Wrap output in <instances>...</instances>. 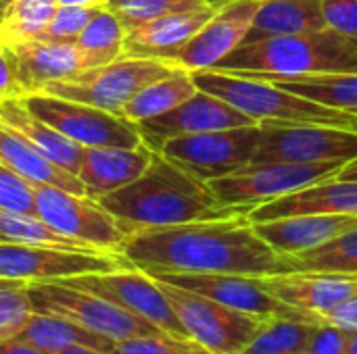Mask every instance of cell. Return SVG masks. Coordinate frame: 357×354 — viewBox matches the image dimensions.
I'll use <instances>...</instances> for the list:
<instances>
[{
	"mask_svg": "<svg viewBox=\"0 0 357 354\" xmlns=\"http://www.w3.org/2000/svg\"><path fill=\"white\" fill-rule=\"evenodd\" d=\"M299 215H357V182L331 177L257 204L247 213L251 223Z\"/></svg>",
	"mask_w": 357,
	"mask_h": 354,
	"instance_id": "ffe728a7",
	"label": "cell"
},
{
	"mask_svg": "<svg viewBox=\"0 0 357 354\" xmlns=\"http://www.w3.org/2000/svg\"><path fill=\"white\" fill-rule=\"evenodd\" d=\"M259 144V123L165 140L157 146L169 163L201 182L230 175L251 165Z\"/></svg>",
	"mask_w": 357,
	"mask_h": 354,
	"instance_id": "7c38bea8",
	"label": "cell"
},
{
	"mask_svg": "<svg viewBox=\"0 0 357 354\" xmlns=\"http://www.w3.org/2000/svg\"><path fill=\"white\" fill-rule=\"evenodd\" d=\"M213 69L234 75L357 73V40L331 27L243 42Z\"/></svg>",
	"mask_w": 357,
	"mask_h": 354,
	"instance_id": "3957f363",
	"label": "cell"
},
{
	"mask_svg": "<svg viewBox=\"0 0 357 354\" xmlns=\"http://www.w3.org/2000/svg\"><path fill=\"white\" fill-rule=\"evenodd\" d=\"M207 4H213V0H109L107 8H111L121 25L128 29L169 13L190 10Z\"/></svg>",
	"mask_w": 357,
	"mask_h": 354,
	"instance_id": "e575fe53",
	"label": "cell"
},
{
	"mask_svg": "<svg viewBox=\"0 0 357 354\" xmlns=\"http://www.w3.org/2000/svg\"><path fill=\"white\" fill-rule=\"evenodd\" d=\"M98 8L92 6H69V4H59L50 23L42 31L38 40L46 42H75L77 35L84 31V27L90 23Z\"/></svg>",
	"mask_w": 357,
	"mask_h": 354,
	"instance_id": "74e56055",
	"label": "cell"
},
{
	"mask_svg": "<svg viewBox=\"0 0 357 354\" xmlns=\"http://www.w3.org/2000/svg\"><path fill=\"white\" fill-rule=\"evenodd\" d=\"M335 177L341 179V182H357V156L356 159H351V161H347V163L339 169V173H337Z\"/></svg>",
	"mask_w": 357,
	"mask_h": 354,
	"instance_id": "f6af8a7d",
	"label": "cell"
},
{
	"mask_svg": "<svg viewBox=\"0 0 357 354\" xmlns=\"http://www.w3.org/2000/svg\"><path fill=\"white\" fill-rule=\"evenodd\" d=\"M23 88L19 86L13 58L8 54V48L0 44V98H17L23 96Z\"/></svg>",
	"mask_w": 357,
	"mask_h": 354,
	"instance_id": "b9f144b4",
	"label": "cell"
},
{
	"mask_svg": "<svg viewBox=\"0 0 357 354\" xmlns=\"http://www.w3.org/2000/svg\"><path fill=\"white\" fill-rule=\"evenodd\" d=\"M59 4H69V6H92V8H102L109 4V0H59Z\"/></svg>",
	"mask_w": 357,
	"mask_h": 354,
	"instance_id": "bcb514c9",
	"label": "cell"
},
{
	"mask_svg": "<svg viewBox=\"0 0 357 354\" xmlns=\"http://www.w3.org/2000/svg\"><path fill=\"white\" fill-rule=\"evenodd\" d=\"M126 27L107 6L98 8L84 31L77 35L75 46L84 61V71L109 65L123 56Z\"/></svg>",
	"mask_w": 357,
	"mask_h": 354,
	"instance_id": "f546056e",
	"label": "cell"
},
{
	"mask_svg": "<svg viewBox=\"0 0 357 354\" xmlns=\"http://www.w3.org/2000/svg\"><path fill=\"white\" fill-rule=\"evenodd\" d=\"M245 125L257 123L243 115L241 111H236L234 106H230L228 102H224L222 98L207 94L203 90H197L190 98H186L172 111L136 123L140 136L153 150H157L161 142L172 138L209 134Z\"/></svg>",
	"mask_w": 357,
	"mask_h": 354,
	"instance_id": "e0dca14e",
	"label": "cell"
},
{
	"mask_svg": "<svg viewBox=\"0 0 357 354\" xmlns=\"http://www.w3.org/2000/svg\"><path fill=\"white\" fill-rule=\"evenodd\" d=\"M354 129H356V131H357V113H356V115H354Z\"/></svg>",
	"mask_w": 357,
	"mask_h": 354,
	"instance_id": "816d5d0a",
	"label": "cell"
},
{
	"mask_svg": "<svg viewBox=\"0 0 357 354\" xmlns=\"http://www.w3.org/2000/svg\"><path fill=\"white\" fill-rule=\"evenodd\" d=\"M119 255L144 273L276 275L297 271L291 257L270 248L247 215L140 230L126 238Z\"/></svg>",
	"mask_w": 357,
	"mask_h": 354,
	"instance_id": "6da1fadb",
	"label": "cell"
},
{
	"mask_svg": "<svg viewBox=\"0 0 357 354\" xmlns=\"http://www.w3.org/2000/svg\"><path fill=\"white\" fill-rule=\"evenodd\" d=\"M0 125L17 134L29 146H33L40 154L50 159L61 169L77 175L84 146L75 144L67 136L52 129L42 119L33 117L21 102V98H0Z\"/></svg>",
	"mask_w": 357,
	"mask_h": 354,
	"instance_id": "cb8c5ba5",
	"label": "cell"
},
{
	"mask_svg": "<svg viewBox=\"0 0 357 354\" xmlns=\"http://www.w3.org/2000/svg\"><path fill=\"white\" fill-rule=\"evenodd\" d=\"M318 321L291 317L264 319L249 344L238 354H305L307 342Z\"/></svg>",
	"mask_w": 357,
	"mask_h": 354,
	"instance_id": "1f68e13d",
	"label": "cell"
},
{
	"mask_svg": "<svg viewBox=\"0 0 357 354\" xmlns=\"http://www.w3.org/2000/svg\"><path fill=\"white\" fill-rule=\"evenodd\" d=\"M326 27L357 40V0H320Z\"/></svg>",
	"mask_w": 357,
	"mask_h": 354,
	"instance_id": "60d3db41",
	"label": "cell"
},
{
	"mask_svg": "<svg viewBox=\"0 0 357 354\" xmlns=\"http://www.w3.org/2000/svg\"><path fill=\"white\" fill-rule=\"evenodd\" d=\"M56 6L59 0H13L0 15V44L15 46L38 40Z\"/></svg>",
	"mask_w": 357,
	"mask_h": 354,
	"instance_id": "d6a6232c",
	"label": "cell"
},
{
	"mask_svg": "<svg viewBox=\"0 0 357 354\" xmlns=\"http://www.w3.org/2000/svg\"><path fill=\"white\" fill-rule=\"evenodd\" d=\"M297 271H324V273H343L357 275V227L341 234L339 238L293 255L291 257Z\"/></svg>",
	"mask_w": 357,
	"mask_h": 354,
	"instance_id": "836d02e7",
	"label": "cell"
},
{
	"mask_svg": "<svg viewBox=\"0 0 357 354\" xmlns=\"http://www.w3.org/2000/svg\"><path fill=\"white\" fill-rule=\"evenodd\" d=\"M0 209L36 215L33 184L0 165Z\"/></svg>",
	"mask_w": 357,
	"mask_h": 354,
	"instance_id": "f35d334b",
	"label": "cell"
},
{
	"mask_svg": "<svg viewBox=\"0 0 357 354\" xmlns=\"http://www.w3.org/2000/svg\"><path fill=\"white\" fill-rule=\"evenodd\" d=\"M0 165L15 171L29 184H42V186H54L73 194H86L82 182L54 165L50 159L40 154L33 146H29L25 140H21L17 134L0 125Z\"/></svg>",
	"mask_w": 357,
	"mask_h": 354,
	"instance_id": "484cf974",
	"label": "cell"
},
{
	"mask_svg": "<svg viewBox=\"0 0 357 354\" xmlns=\"http://www.w3.org/2000/svg\"><path fill=\"white\" fill-rule=\"evenodd\" d=\"M218 6L207 4L190 10L169 13L126 29L123 54L138 58H157L169 63L182 46L211 19Z\"/></svg>",
	"mask_w": 357,
	"mask_h": 354,
	"instance_id": "d6986e66",
	"label": "cell"
},
{
	"mask_svg": "<svg viewBox=\"0 0 357 354\" xmlns=\"http://www.w3.org/2000/svg\"><path fill=\"white\" fill-rule=\"evenodd\" d=\"M155 150L142 142L134 148L121 146H98L84 148L77 179L82 182L86 196L98 200L100 196L115 192L134 179H138L153 161Z\"/></svg>",
	"mask_w": 357,
	"mask_h": 354,
	"instance_id": "7402d4cb",
	"label": "cell"
},
{
	"mask_svg": "<svg viewBox=\"0 0 357 354\" xmlns=\"http://www.w3.org/2000/svg\"><path fill=\"white\" fill-rule=\"evenodd\" d=\"M0 354H46V353L38 351L36 346H31V344H27V342H23V340L13 338V340H4V342H0Z\"/></svg>",
	"mask_w": 357,
	"mask_h": 354,
	"instance_id": "ee69618b",
	"label": "cell"
},
{
	"mask_svg": "<svg viewBox=\"0 0 357 354\" xmlns=\"http://www.w3.org/2000/svg\"><path fill=\"white\" fill-rule=\"evenodd\" d=\"M195 92H197V86H195L192 73L186 69H174L169 75L149 83L130 102H126L119 117L132 123H140L144 119L172 111L180 102L190 98Z\"/></svg>",
	"mask_w": 357,
	"mask_h": 354,
	"instance_id": "f1b7e54d",
	"label": "cell"
},
{
	"mask_svg": "<svg viewBox=\"0 0 357 354\" xmlns=\"http://www.w3.org/2000/svg\"><path fill=\"white\" fill-rule=\"evenodd\" d=\"M6 48L25 94L42 92L48 83L71 79L84 71V61L75 42L29 40Z\"/></svg>",
	"mask_w": 357,
	"mask_h": 354,
	"instance_id": "44dd1931",
	"label": "cell"
},
{
	"mask_svg": "<svg viewBox=\"0 0 357 354\" xmlns=\"http://www.w3.org/2000/svg\"><path fill=\"white\" fill-rule=\"evenodd\" d=\"M0 242L48 246V248H59V250H73V252H100L92 246H86L73 238L59 234L38 215L17 213V211H6V209H0Z\"/></svg>",
	"mask_w": 357,
	"mask_h": 354,
	"instance_id": "4dcf8cb0",
	"label": "cell"
},
{
	"mask_svg": "<svg viewBox=\"0 0 357 354\" xmlns=\"http://www.w3.org/2000/svg\"><path fill=\"white\" fill-rule=\"evenodd\" d=\"M253 227L278 255L293 257L318 248L357 227V215H299L253 223Z\"/></svg>",
	"mask_w": 357,
	"mask_h": 354,
	"instance_id": "603a6c76",
	"label": "cell"
},
{
	"mask_svg": "<svg viewBox=\"0 0 357 354\" xmlns=\"http://www.w3.org/2000/svg\"><path fill=\"white\" fill-rule=\"evenodd\" d=\"M257 282L280 303L314 317H324L357 292V275L324 271L276 273L257 277Z\"/></svg>",
	"mask_w": 357,
	"mask_h": 354,
	"instance_id": "ac0fdd59",
	"label": "cell"
},
{
	"mask_svg": "<svg viewBox=\"0 0 357 354\" xmlns=\"http://www.w3.org/2000/svg\"><path fill=\"white\" fill-rule=\"evenodd\" d=\"M357 156V131L316 123H259V144L251 163H347Z\"/></svg>",
	"mask_w": 357,
	"mask_h": 354,
	"instance_id": "52a82bcc",
	"label": "cell"
},
{
	"mask_svg": "<svg viewBox=\"0 0 357 354\" xmlns=\"http://www.w3.org/2000/svg\"><path fill=\"white\" fill-rule=\"evenodd\" d=\"M19 98L33 117L42 119L52 129H56L59 134L67 136L69 140L84 148H134L144 142L136 123L115 113L102 111L98 106L59 98L44 92H29Z\"/></svg>",
	"mask_w": 357,
	"mask_h": 354,
	"instance_id": "ba28073f",
	"label": "cell"
},
{
	"mask_svg": "<svg viewBox=\"0 0 357 354\" xmlns=\"http://www.w3.org/2000/svg\"><path fill=\"white\" fill-rule=\"evenodd\" d=\"M174 69L176 67L165 61L123 54L109 65L86 69L71 79L52 81L42 92L119 115L126 102H130L142 88L169 75Z\"/></svg>",
	"mask_w": 357,
	"mask_h": 354,
	"instance_id": "8992f818",
	"label": "cell"
},
{
	"mask_svg": "<svg viewBox=\"0 0 357 354\" xmlns=\"http://www.w3.org/2000/svg\"><path fill=\"white\" fill-rule=\"evenodd\" d=\"M67 286L92 292L123 311L153 323L165 334L178 336V338H188L182 323L178 321L174 307L161 292L159 284L146 275L144 271L130 267V269H113L105 273H86L77 277H67L59 280Z\"/></svg>",
	"mask_w": 357,
	"mask_h": 354,
	"instance_id": "4fadbf2b",
	"label": "cell"
},
{
	"mask_svg": "<svg viewBox=\"0 0 357 354\" xmlns=\"http://www.w3.org/2000/svg\"><path fill=\"white\" fill-rule=\"evenodd\" d=\"M107 354H211L190 338H178L172 334H151L113 344Z\"/></svg>",
	"mask_w": 357,
	"mask_h": 354,
	"instance_id": "8d00e7d4",
	"label": "cell"
},
{
	"mask_svg": "<svg viewBox=\"0 0 357 354\" xmlns=\"http://www.w3.org/2000/svg\"><path fill=\"white\" fill-rule=\"evenodd\" d=\"M31 313L27 282L0 277V342L17 338Z\"/></svg>",
	"mask_w": 357,
	"mask_h": 354,
	"instance_id": "d590c367",
	"label": "cell"
},
{
	"mask_svg": "<svg viewBox=\"0 0 357 354\" xmlns=\"http://www.w3.org/2000/svg\"><path fill=\"white\" fill-rule=\"evenodd\" d=\"M98 202L117 217L130 234L247 215L243 209L222 204L205 182L176 167L157 150L138 179L100 196Z\"/></svg>",
	"mask_w": 357,
	"mask_h": 354,
	"instance_id": "7a4b0ae2",
	"label": "cell"
},
{
	"mask_svg": "<svg viewBox=\"0 0 357 354\" xmlns=\"http://www.w3.org/2000/svg\"><path fill=\"white\" fill-rule=\"evenodd\" d=\"M261 0H230L215 8L211 19L169 61L176 69H213L224 56L238 48L251 31Z\"/></svg>",
	"mask_w": 357,
	"mask_h": 354,
	"instance_id": "2e32d148",
	"label": "cell"
},
{
	"mask_svg": "<svg viewBox=\"0 0 357 354\" xmlns=\"http://www.w3.org/2000/svg\"><path fill=\"white\" fill-rule=\"evenodd\" d=\"M121 255L109 252H73L48 246H29L0 242V277L27 284L59 282L86 273H105L113 269H130Z\"/></svg>",
	"mask_w": 357,
	"mask_h": 354,
	"instance_id": "5bb4252c",
	"label": "cell"
},
{
	"mask_svg": "<svg viewBox=\"0 0 357 354\" xmlns=\"http://www.w3.org/2000/svg\"><path fill=\"white\" fill-rule=\"evenodd\" d=\"M0 15H2V10H0Z\"/></svg>",
	"mask_w": 357,
	"mask_h": 354,
	"instance_id": "f5cc1de1",
	"label": "cell"
},
{
	"mask_svg": "<svg viewBox=\"0 0 357 354\" xmlns=\"http://www.w3.org/2000/svg\"><path fill=\"white\" fill-rule=\"evenodd\" d=\"M345 354H357V330H347V351Z\"/></svg>",
	"mask_w": 357,
	"mask_h": 354,
	"instance_id": "c3c4849f",
	"label": "cell"
},
{
	"mask_svg": "<svg viewBox=\"0 0 357 354\" xmlns=\"http://www.w3.org/2000/svg\"><path fill=\"white\" fill-rule=\"evenodd\" d=\"M59 354H107L105 351H98V348H92V346H69V348H65L63 353Z\"/></svg>",
	"mask_w": 357,
	"mask_h": 354,
	"instance_id": "7dc6e473",
	"label": "cell"
},
{
	"mask_svg": "<svg viewBox=\"0 0 357 354\" xmlns=\"http://www.w3.org/2000/svg\"><path fill=\"white\" fill-rule=\"evenodd\" d=\"M345 351H347V328L320 319L312 332L305 354H345Z\"/></svg>",
	"mask_w": 357,
	"mask_h": 354,
	"instance_id": "ab89813d",
	"label": "cell"
},
{
	"mask_svg": "<svg viewBox=\"0 0 357 354\" xmlns=\"http://www.w3.org/2000/svg\"><path fill=\"white\" fill-rule=\"evenodd\" d=\"M226 2H230V0H213L215 6H222V4H226Z\"/></svg>",
	"mask_w": 357,
	"mask_h": 354,
	"instance_id": "f907efd6",
	"label": "cell"
},
{
	"mask_svg": "<svg viewBox=\"0 0 357 354\" xmlns=\"http://www.w3.org/2000/svg\"><path fill=\"white\" fill-rule=\"evenodd\" d=\"M270 81L322 106L357 113V73H310V75H247Z\"/></svg>",
	"mask_w": 357,
	"mask_h": 354,
	"instance_id": "4316f807",
	"label": "cell"
},
{
	"mask_svg": "<svg viewBox=\"0 0 357 354\" xmlns=\"http://www.w3.org/2000/svg\"><path fill=\"white\" fill-rule=\"evenodd\" d=\"M320 319L331 321V323L341 325V328H347V330H357V292Z\"/></svg>",
	"mask_w": 357,
	"mask_h": 354,
	"instance_id": "7bdbcfd3",
	"label": "cell"
},
{
	"mask_svg": "<svg viewBox=\"0 0 357 354\" xmlns=\"http://www.w3.org/2000/svg\"><path fill=\"white\" fill-rule=\"evenodd\" d=\"M10 2H13V0H0V10H4Z\"/></svg>",
	"mask_w": 357,
	"mask_h": 354,
	"instance_id": "681fc988",
	"label": "cell"
},
{
	"mask_svg": "<svg viewBox=\"0 0 357 354\" xmlns=\"http://www.w3.org/2000/svg\"><path fill=\"white\" fill-rule=\"evenodd\" d=\"M341 167L343 163H251L230 175L207 182V186L222 204L249 213L257 204L331 179L339 173Z\"/></svg>",
	"mask_w": 357,
	"mask_h": 354,
	"instance_id": "30bf717a",
	"label": "cell"
},
{
	"mask_svg": "<svg viewBox=\"0 0 357 354\" xmlns=\"http://www.w3.org/2000/svg\"><path fill=\"white\" fill-rule=\"evenodd\" d=\"M174 307L186 336L211 354H238L253 338L259 323L253 315L228 309L197 292L155 280Z\"/></svg>",
	"mask_w": 357,
	"mask_h": 354,
	"instance_id": "8fae6325",
	"label": "cell"
},
{
	"mask_svg": "<svg viewBox=\"0 0 357 354\" xmlns=\"http://www.w3.org/2000/svg\"><path fill=\"white\" fill-rule=\"evenodd\" d=\"M36 215L59 234L100 252L119 255L130 232L98 200L54 186L33 184Z\"/></svg>",
	"mask_w": 357,
	"mask_h": 354,
	"instance_id": "9c48e42d",
	"label": "cell"
},
{
	"mask_svg": "<svg viewBox=\"0 0 357 354\" xmlns=\"http://www.w3.org/2000/svg\"><path fill=\"white\" fill-rule=\"evenodd\" d=\"M326 29L320 0H261L245 42Z\"/></svg>",
	"mask_w": 357,
	"mask_h": 354,
	"instance_id": "d4e9b609",
	"label": "cell"
},
{
	"mask_svg": "<svg viewBox=\"0 0 357 354\" xmlns=\"http://www.w3.org/2000/svg\"><path fill=\"white\" fill-rule=\"evenodd\" d=\"M192 79L197 90L222 98L255 123H316L354 129V115L322 106L257 77L205 69L192 71Z\"/></svg>",
	"mask_w": 357,
	"mask_h": 354,
	"instance_id": "277c9868",
	"label": "cell"
},
{
	"mask_svg": "<svg viewBox=\"0 0 357 354\" xmlns=\"http://www.w3.org/2000/svg\"><path fill=\"white\" fill-rule=\"evenodd\" d=\"M31 309L36 313H50L65 317L79 328L117 344L123 340L161 334L153 323L123 311L121 307L63 282L27 284Z\"/></svg>",
	"mask_w": 357,
	"mask_h": 354,
	"instance_id": "5b68a950",
	"label": "cell"
},
{
	"mask_svg": "<svg viewBox=\"0 0 357 354\" xmlns=\"http://www.w3.org/2000/svg\"><path fill=\"white\" fill-rule=\"evenodd\" d=\"M153 280L197 292L207 296L228 309L253 315L257 319L270 317H291L303 321H318L320 317L295 311L293 307L280 303L272 294H268L257 277L251 275H234V273H146Z\"/></svg>",
	"mask_w": 357,
	"mask_h": 354,
	"instance_id": "9a60e30c",
	"label": "cell"
},
{
	"mask_svg": "<svg viewBox=\"0 0 357 354\" xmlns=\"http://www.w3.org/2000/svg\"><path fill=\"white\" fill-rule=\"evenodd\" d=\"M17 340H23L46 354H59L65 348L77 344L92 346L105 353L113 348V342L79 328L77 323L65 317L50 315V313H36V311L27 317L23 330L17 334Z\"/></svg>",
	"mask_w": 357,
	"mask_h": 354,
	"instance_id": "83f0119b",
	"label": "cell"
}]
</instances>
